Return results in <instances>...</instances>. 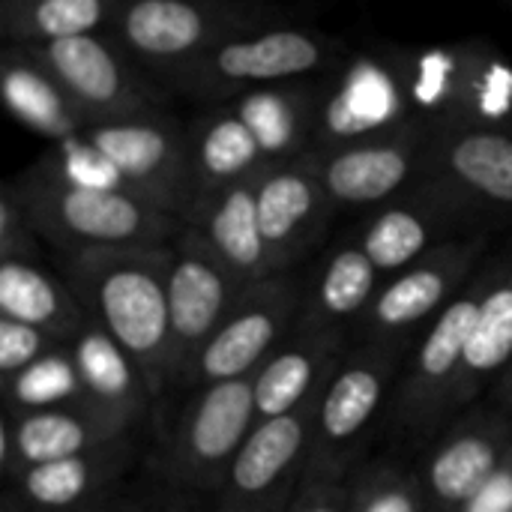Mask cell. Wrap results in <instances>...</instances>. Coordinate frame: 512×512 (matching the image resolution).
I'll list each match as a JSON object with an SVG mask.
<instances>
[{
  "instance_id": "obj_1",
  "label": "cell",
  "mask_w": 512,
  "mask_h": 512,
  "mask_svg": "<svg viewBox=\"0 0 512 512\" xmlns=\"http://www.w3.org/2000/svg\"><path fill=\"white\" fill-rule=\"evenodd\" d=\"M168 246L84 249L66 255V279L87 318L99 324L138 366L153 408L171 387Z\"/></svg>"
},
{
  "instance_id": "obj_2",
  "label": "cell",
  "mask_w": 512,
  "mask_h": 512,
  "mask_svg": "<svg viewBox=\"0 0 512 512\" xmlns=\"http://www.w3.org/2000/svg\"><path fill=\"white\" fill-rule=\"evenodd\" d=\"M12 183L39 237L51 240L63 255L84 249L168 246L186 228L180 216L129 189L72 183L45 159Z\"/></svg>"
},
{
  "instance_id": "obj_3",
  "label": "cell",
  "mask_w": 512,
  "mask_h": 512,
  "mask_svg": "<svg viewBox=\"0 0 512 512\" xmlns=\"http://www.w3.org/2000/svg\"><path fill=\"white\" fill-rule=\"evenodd\" d=\"M339 48L306 27H255L246 24L213 45L174 87L189 96L231 102L243 93L297 81L333 63Z\"/></svg>"
},
{
  "instance_id": "obj_4",
  "label": "cell",
  "mask_w": 512,
  "mask_h": 512,
  "mask_svg": "<svg viewBox=\"0 0 512 512\" xmlns=\"http://www.w3.org/2000/svg\"><path fill=\"white\" fill-rule=\"evenodd\" d=\"M255 426V375L192 390L165 444L162 474L183 492H219Z\"/></svg>"
},
{
  "instance_id": "obj_5",
  "label": "cell",
  "mask_w": 512,
  "mask_h": 512,
  "mask_svg": "<svg viewBox=\"0 0 512 512\" xmlns=\"http://www.w3.org/2000/svg\"><path fill=\"white\" fill-rule=\"evenodd\" d=\"M78 138L114 165L129 192L159 204L183 222L189 219L198 198L192 138L174 117L153 111L102 120L90 123Z\"/></svg>"
},
{
  "instance_id": "obj_6",
  "label": "cell",
  "mask_w": 512,
  "mask_h": 512,
  "mask_svg": "<svg viewBox=\"0 0 512 512\" xmlns=\"http://www.w3.org/2000/svg\"><path fill=\"white\" fill-rule=\"evenodd\" d=\"M402 351L357 345L345 354L318 396L315 438L306 480L351 477L360 444L396 393Z\"/></svg>"
},
{
  "instance_id": "obj_7",
  "label": "cell",
  "mask_w": 512,
  "mask_h": 512,
  "mask_svg": "<svg viewBox=\"0 0 512 512\" xmlns=\"http://www.w3.org/2000/svg\"><path fill=\"white\" fill-rule=\"evenodd\" d=\"M486 246V234L453 237L402 273L387 276L372 309L357 324L360 345L402 351L408 336L432 324L477 276Z\"/></svg>"
},
{
  "instance_id": "obj_8",
  "label": "cell",
  "mask_w": 512,
  "mask_h": 512,
  "mask_svg": "<svg viewBox=\"0 0 512 512\" xmlns=\"http://www.w3.org/2000/svg\"><path fill=\"white\" fill-rule=\"evenodd\" d=\"M486 294V267L459 291V297L426 327L411 354L405 378L393 393V426L405 435H432L450 423L453 390L462 372L468 342L474 336Z\"/></svg>"
},
{
  "instance_id": "obj_9",
  "label": "cell",
  "mask_w": 512,
  "mask_h": 512,
  "mask_svg": "<svg viewBox=\"0 0 512 512\" xmlns=\"http://www.w3.org/2000/svg\"><path fill=\"white\" fill-rule=\"evenodd\" d=\"M246 24L252 21L225 0H123L111 33L135 63L177 81Z\"/></svg>"
},
{
  "instance_id": "obj_10",
  "label": "cell",
  "mask_w": 512,
  "mask_h": 512,
  "mask_svg": "<svg viewBox=\"0 0 512 512\" xmlns=\"http://www.w3.org/2000/svg\"><path fill=\"white\" fill-rule=\"evenodd\" d=\"M417 186L465 216L512 210V129L501 123L438 126L429 135Z\"/></svg>"
},
{
  "instance_id": "obj_11",
  "label": "cell",
  "mask_w": 512,
  "mask_h": 512,
  "mask_svg": "<svg viewBox=\"0 0 512 512\" xmlns=\"http://www.w3.org/2000/svg\"><path fill=\"white\" fill-rule=\"evenodd\" d=\"M318 396H312L291 414L258 420V426L240 447L222 489L216 492V512L288 510L309 471Z\"/></svg>"
},
{
  "instance_id": "obj_12",
  "label": "cell",
  "mask_w": 512,
  "mask_h": 512,
  "mask_svg": "<svg viewBox=\"0 0 512 512\" xmlns=\"http://www.w3.org/2000/svg\"><path fill=\"white\" fill-rule=\"evenodd\" d=\"M24 48L60 81L90 123L162 111V93L135 69V60L102 33Z\"/></svg>"
},
{
  "instance_id": "obj_13",
  "label": "cell",
  "mask_w": 512,
  "mask_h": 512,
  "mask_svg": "<svg viewBox=\"0 0 512 512\" xmlns=\"http://www.w3.org/2000/svg\"><path fill=\"white\" fill-rule=\"evenodd\" d=\"M246 285L213 255L195 228L171 243L168 306H171V387H186L198 354L231 315Z\"/></svg>"
},
{
  "instance_id": "obj_14",
  "label": "cell",
  "mask_w": 512,
  "mask_h": 512,
  "mask_svg": "<svg viewBox=\"0 0 512 512\" xmlns=\"http://www.w3.org/2000/svg\"><path fill=\"white\" fill-rule=\"evenodd\" d=\"M432 129L402 123L387 132L309 150L333 207H381L414 189Z\"/></svg>"
},
{
  "instance_id": "obj_15",
  "label": "cell",
  "mask_w": 512,
  "mask_h": 512,
  "mask_svg": "<svg viewBox=\"0 0 512 512\" xmlns=\"http://www.w3.org/2000/svg\"><path fill=\"white\" fill-rule=\"evenodd\" d=\"M303 312V294L285 276H270L243 291L231 315L198 354L186 387L249 378L291 336Z\"/></svg>"
},
{
  "instance_id": "obj_16",
  "label": "cell",
  "mask_w": 512,
  "mask_h": 512,
  "mask_svg": "<svg viewBox=\"0 0 512 512\" xmlns=\"http://www.w3.org/2000/svg\"><path fill=\"white\" fill-rule=\"evenodd\" d=\"M512 450V417L474 411L447 423L417 471L429 512H462Z\"/></svg>"
},
{
  "instance_id": "obj_17",
  "label": "cell",
  "mask_w": 512,
  "mask_h": 512,
  "mask_svg": "<svg viewBox=\"0 0 512 512\" xmlns=\"http://www.w3.org/2000/svg\"><path fill=\"white\" fill-rule=\"evenodd\" d=\"M255 201L264 240L282 270L312 246L336 210L321 186L312 153L270 162L255 177Z\"/></svg>"
},
{
  "instance_id": "obj_18",
  "label": "cell",
  "mask_w": 512,
  "mask_h": 512,
  "mask_svg": "<svg viewBox=\"0 0 512 512\" xmlns=\"http://www.w3.org/2000/svg\"><path fill=\"white\" fill-rule=\"evenodd\" d=\"M126 438L132 435L81 405L6 408L0 423V465L6 480H12L24 468L69 459Z\"/></svg>"
},
{
  "instance_id": "obj_19",
  "label": "cell",
  "mask_w": 512,
  "mask_h": 512,
  "mask_svg": "<svg viewBox=\"0 0 512 512\" xmlns=\"http://www.w3.org/2000/svg\"><path fill=\"white\" fill-rule=\"evenodd\" d=\"M66 351L75 369L78 405L132 435L153 411L147 381L132 357L93 321L78 330Z\"/></svg>"
},
{
  "instance_id": "obj_20",
  "label": "cell",
  "mask_w": 512,
  "mask_h": 512,
  "mask_svg": "<svg viewBox=\"0 0 512 512\" xmlns=\"http://www.w3.org/2000/svg\"><path fill=\"white\" fill-rule=\"evenodd\" d=\"M468 219L450 201L426 186H414L399 198L381 204L363 225L357 243L384 276H396L435 246L453 240V228Z\"/></svg>"
},
{
  "instance_id": "obj_21",
  "label": "cell",
  "mask_w": 512,
  "mask_h": 512,
  "mask_svg": "<svg viewBox=\"0 0 512 512\" xmlns=\"http://www.w3.org/2000/svg\"><path fill=\"white\" fill-rule=\"evenodd\" d=\"M345 354L348 348L342 330L297 321L291 336L255 372L258 420L291 414L303 402L318 396L345 360Z\"/></svg>"
},
{
  "instance_id": "obj_22",
  "label": "cell",
  "mask_w": 512,
  "mask_h": 512,
  "mask_svg": "<svg viewBox=\"0 0 512 512\" xmlns=\"http://www.w3.org/2000/svg\"><path fill=\"white\" fill-rule=\"evenodd\" d=\"M186 225L204 237L213 255L246 288L285 273L276 255L270 252L261 222H258L255 177L198 198Z\"/></svg>"
},
{
  "instance_id": "obj_23",
  "label": "cell",
  "mask_w": 512,
  "mask_h": 512,
  "mask_svg": "<svg viewBox=\"0 0 512 512\" xmlns=\"http://www.w3.org/2000/svg\"><path fill=\"white\" fill-rule=\"evenodd\" d=\"M132 462V438L96 450L18 471L12 492L42 512H93L111 498V489Z\"/></svg>"
},
{
  "instance_id": "obj_24",
  "label": "cell",
  "mask_w": 512,
  "mask_h": 512,
  "mask_svg": "<svg viewBox=\"0 0 512 512\" xmlns=\"http://www.w3.org/2000/svg\"><path fill=\"white\" fill-rule=\"evenodd\" d=\"M408 90L402 69H384L372 60L348 69L321 105L318 138L312 150L369 138L408 123Z\"/></svg>"
},
{
  "instance_id": "obj_25",
  "label": "cell",
  "mask_w": 512,
  "mask_h": 512,
  "mask_svg": "<svg viewBox=\"0 0 512 512\" xmlns=\"http://www.w3.org/2000/svg\"><path fill=\"white\" fill-rule=\"evenodd\" d=\"M0 96L21 126L54 144L75 141L90 126L60 81L24 45H9L0 60Z\"/></svg>"
},
{
  "instance_id": "obj_26",
  "label": "cell",
  "mask_w": 512,
  "mask_h": 512,
  "mask_svg": "<svg viewBox=\"0 0 512 512\" xmlns=\"http://www.w3.org/2000/svg\"><path fill=\"white\" fill-rule=\"evenodd\" d=\"M512 360V255L486 264V294L480 306V318L474 336L468 342L462 372L453 390L450 423L477 396L501 378Z\"/></svg>"
},
{
  "instance_id": "obj_27",
  "label": "cell",
  "mask_w": 512,
  "mask_h": 512,
  "mask_svg": "<svg viewBox=\"0 0 512 512\" xmlns=\"http://www.w3.org/2000/svg\"><path fill=\"white\" fill-rule=\"evenodd\" d=\"M225 105H231L243 117V123L264 147L267 159L279 162L315 147L324 96L318 93V87L285 81L243 93Z\"/></svg>"
},
{
  "instance_id": "obj_28",
  "label": "cell",
  "mask_w": 512,
  "mask_h": 512,
  "mask_svg": "<svg viewBox=\"0 0 512 512\" xmlns=\"http://www.w3.org/2000/svg\"><path fill=\"white\" fill-rule=\"evenodd\" d=\"M0 318L30 324L60 342H72L90 321L69 282H60L39 261H0Z\"/></svg>"
},
{
  "instance_id": "obj_29",
  "label": "cell",
  "mask_w": 512,
  "mask_h": 512,
  "mask_svg": "<svg viewBox=\"0 0 512 512\" xmlns=\"http://www.w3.org/2000/svg\"><path fill=\"white\" fill-rule=\"evenodd\" d=\"M384 279L387 276L372 264L357 240L342 243L324 258L309 297H303L300 321L333 330H342L345 324L357 327L372 309Z\"/></svg>"
},
{
  "instance_id": "obj_30",
  "label": "cell",
  "mask_w": 512,
  "mask_h": 512,
  "mask_svg": "<svg viewBox=\"0 0 512 512\" xmlns=\"http://www.w3.org/2000/svg\"><path fill=\"white\" fill-rule=\"evenodd\" d=\"M189 138H192V168H195L198 198L252 180L270 165L252 129L225 102L207 117H201L189 132Z\"/></svg>"
},
{
  "instance_id": "obj_31",
  "label": "cell",
  "mask_w": 512,
  "mask_h": 512,
  "mask_svg": "<svg viewBox=\"0 0 512 512\" xmlns=\"http://www.w3.org/2000/svg\"><path fill=\"white\" fill-rule=\"evenodd\" d=\"M123 0H3L0 21L9 45H42L102 33Z\"/></svg>"
},
{
  "instance_id": "obj_32",
  "label": "cell",
  "mask_w": 512,
  "mask_h": 512,
  "mask_svg": "<svg viewBox=\"0 0 512 512\" xmlns=\"http://www.w3.org/2000/svg\"><path fill=\"white\" fill-rule=\"evenodd\" d=\"M348 512H429V507L417 474L393 462H375L351 474Z\"/></svg>"
},
{
  "instance_id": "obj_33",
  "label": "cell",
  "mask_w": 512,
  "mask_h": 512,
  "mask_svg": "<svg viewBox=\"0 0 512 512\" xmlns=\"http://www.w3.org/2000/svg\"><path fill=\"white\" fill-rule=\"evenodd\" d=\"M66 342L54 339L45 330H36L30 324H18L12 318H0V378L3 387L18 381L27 369L42 363L45 357L63 351Z\"/></svg>"
},
{
  "instance_id": "obj_34",
  "label": "cell",
  "mask_w": 512,
  "mask_h": 512,
  "mask_svg": "<svg viewBox=\"0 0 512 512\" xmlns=\"http://www.w3.org/2000/svg\"><path fill=\"white\" fill-rule=\"evenodd\" d=\"M39 231L30 219V213L21 204V195L15 183H6L0 192V261L18 258V261H39Z\"/></svg>"
},
{
  "instance_id": "obj_35",
  "label": "cell",
  "mask_w": 512,
  "mask_h": 512,
  "mask_svg": "<svg viewBox=\"0 0 512 512\" xmlns=\"http://www.w3.org/2000/svg\"><path fill=\"white\" fill-rule=\"evenodd\" d=\"M351 477H318L303 480L300 492L285 512H348Z\"/></svg>"
},
{
  "instance_id": "obj_36",
  "label": "cell",
  "mask_w": 512,
  "mask_h": 512,
  "mask_svg": "<svg viewBox=\"0 0 512 512\" xmlns=\"http://www.w3.org/2000/svg\"><path fill=\"white\" fill-rule=\"evenodd\" d=\"M462 512H512V450Z\"/></svg>"
},
{
  "instance_id": "obj_37",
  "label": "cell",
  "mask_w": 512,
  "mask_h": 512,
  "mask_svg": "<svg viewBox=\"0 0 512 512\" xmlns=\"http://www.w3.org/2000/svg\"><path fill=\"white\" fill-rule=\"evenodd\" d=\"M495 399L504 408V414L512 417V360L507 363V369L501 372V378L495 381Z\"/></svg>"
},
{
  "instance_id": "obj_38",
  "label": "cell",
  "mask_w": 512,
  "mask_h": 512,
  "mask_svg": "<svg viewBox=\"0 0 512 512\" xmlns=\"http://www.w3.org/2000/svg\"><path fill=\"white\" fill-rule=\"evenodd\" d=\"M93 512H153L150 507H144V504H138V501H114V498H108L102 507H96Z\"/></svg>"
},
{
  "instance_id": "obj_39",
  "label": "cell",
  "mask_w": 512,
  "mask_h": 512,
  "mask_svg": "<svg viewBox=\"0 0 512 512\" xmlns=\"http://www.w3.org/2000/svg\"><path fill=\"white\" fill-rule=\"evenodd\" d=\"M0 512H42V510H36V507L24 504L15 492H9V495L3 498V507H0Z\"/></svg>"
},
{
  "instance_id": "obj_40",
  "label": "cell",
  "mask_w": 512,
  "mask_h": 512,
  "mask_svg": "<svg viewBox=\"0 0 512 512\" xmlns=\"http://www.w3.org/2000/svg\"><path fill=\"white\" fill-rule=\"evenodd\" d=\"M168 512H204V510H198V507H192V504H180V507H171Z\"/></svg>"
}]
</instances>
